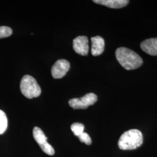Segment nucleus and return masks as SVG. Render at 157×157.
<instances>
[{
  "label": "nucleus",
  "instance_id": "1",
  "mask_svg": "<svg viewBox=\"0 0 157 157\" xmlns=\"http://www.w3.org/2000/svg\"><path fill=\"white\" fill-rule=\"evenodd\" d=\"M115 56L119 63L126 70H133L140 67L143 61L135 51L125 47L118 48Z\"/></svg>",
  "mask_w": 157,
  "mask_h": 157
},
{
  "label": "nucleus",
  "instance_id": "7",
  "mask_svg": "<svg viewBox=\"0 0 157 157\" xmlns=\"http://www.w3.org/2000/svg\"><path fill=\"white\" fill-rule=\"evenodd\" d=\"M73 50L81 56H87L89 53V40L86 36H80L73 40Z\"/></svg>",
  "mask_w": 157,
  "mask_h": 157
},
{
  "label": "nucleus",
  "instance_id": "12",
  "mask_svg": "<svg viewBox=\"0 0 157 157\" xmlns=\"http://www.w3.org/2000/svg\"><path fill=\"white\" fill-rule=\"evenodd\" d=\"M71 129L73 132L74 135L78 137L84 132V124L80 123H74L71 125Z\"/></svg>",
  "mask_w": 157,
  "mask_h": 157
},
{
  "label": "nucleus",
  "instance_id": "9",
  "mask_svg": "<svg viewBox=\"0 0 157 157\" xmlns=\"http://www.w3.org/2000/svg\"><path fill=\"white\" fill-rule=\"evenodd\" d=\"M140 47L147 54L153 56H157V38L144 40L141 43Z\"/></svg>",
  "mask_w": 157,
  "mask_h": 157
},
{
  "label": "nucleus",
  "instance_id": "2",
  "mask_svg": "<svg viewBox=\"0 0 157 157\" xmlns=\"http://www.w3.org/2000/svg\"><path fill=\"white\" fill-rule=\"evenodd\" d=\"M143 142V137L138 129L128 130L121 136L118 141V146L123 150H131L140 147Z\"/></svg>",
  "mask_w": 157,
  "mask_h": 157
},
{
  "label": "nucleus",
  "instance_id": "10",
  "mask_svg": "<svg viewBox=\"0 0 157 157\" xmlns=\"http://www.w3.org/2000/svg\"><path fill=\"white\" fill-rule=\"evenodd\" d=\"M94 2L108 8L118 9L127 6L129 1L128 0H94Z\"/></svg>",
  "mask_w": 157,
  "mask_h": 157
},
{
  "label": "nucleus",
  "instance_id": "6",
  "mask_svg": "<svg viewBox=\"0 0 157 157\" xmlns=\"http://www.w3.org/2000/svg\"><path fill=\"white\" fill-rule=\"evenodd\" d=\"M70 68V63L66 59H59L51 68V74L54 78H61L65 76Z\"/></svg>",
  "mask_w": 157,
  "mask_h": 157
},
{
  "label": "nucleus",
  "instance_id": "13",
  "mask_svg": "<svg viewBox=\"0 0 157 157\" xmlns=\"http://www.w3.org/2000/svg\"><path fill=\"white\" fill-rule=\"evenodd\" d=\"M12 34L11 28L8 26H0V39L10 36Z\"/></svg>",
  "mask_w": 157,
  "mask_h": 157
},
{
  "label": "nucleus",
  "instance_id": "5",
  "mask_svg": "<svg viewBox=\"0 0 157 157\" xmlns=\"http://www.w3.org/2000/svg\"><path fill=\"white\" fill-rule=\"evenodd\" d=\"M97 96L93 93H88L80 98H72L69 101V105L73 109H86L95 104Z\"/></svg>",
  "mask_w": 157,
  "mask_h": 157
},
{
  "label": "nucleus",
  "instance_id": "14",
  "mask_svg": "<svg viewBox=\"0 0 157 157\" xmlns=\"http://www.w3.org/2000/svg\"><path fill=\"white\" fill-rule=\"evenodd\" d=\"M78 137L79 140L82 143H84L87 145H90L92 143L90 136L85 132H83L82 135H80Z\"/></svg>",
  "mask_w": 157,
  "mask_h": 157
},
{
  "label": "nucleus",
  "instance_id": "3",
  "mask_svg": "<svg viewBox=\"0 0 157 157\" xmlns=\"http://www.w3.org/2000/svg\"><path fill=\"white\" fill-rule=\"evenodd\" d=\"M20 89L23 95L29 99L39 97L41 93V88L36 80L29 75H25L23 77Z\"/></svg>",
  "mask_w": 157,
  "mask_h": 157
},
{
  "label": "nucleus",
  "instance_id": "4",
  "mask_svg": "<svg viewBox=\"0 0 157 157\" xmlns=\"http://www.w3.org/2000/svg\"><path fill=\"white\" fill-rule=\"evenodd\" d=\"M33 135L34 140L38 143L43 151L49 155H53L55 154L54 148L47 142V137L41 129L38 127L34 128Z\"/></svg>",
  "mask_w": 157,
  "mask_h": 157
},
{
  "label": "nucleus",
  "instance_id": "11",
  "mask_svg": "<svg viewBox=\"0 0 157 157\" xmlns=\"http://www.w3.org/2000/svg\"><path fill=\"white\" fill-rule=\"evenodd\" d=\"M8 127V119L6 113L0 109V135L3 134Z\"/></svg>",
  "mask_w": 157,
  "mask_h": 157
},
{
  "label": "nucleus",
  "instance_id": "8",
  "mask_svg": "<svg viewBox=\"0 0 157 157\" xmlns=\"http://www.w3.org/2000/svg\"><path fill=\"white\" fill-rule=\"evenodd\" d=\"M91 54L93 56H98L102 54L104 51L105 41L104 39L99 36L93 37L91 39Z\"/></svg>",
  "mask_w": 157,
  "mask_h": 157
}]
</instances>
